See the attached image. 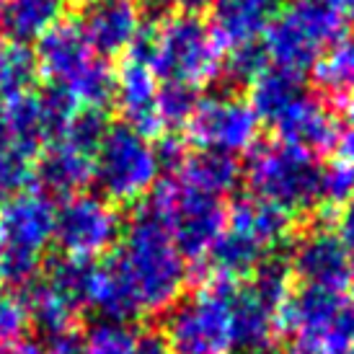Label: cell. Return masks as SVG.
I'll list each match as a JSON object with an SVG mask.
<instances>
[{
	"label": "cell",
	"instance_id": "obj_1",
	"mask_svg": "<svg viewBox=\"0 0 354 354\" xmlns=\"http://www.w3.org/2000/svg\"><path fill=\"white\" fill-rule=\"evenodd\" d=\"M189 279L187 259L163 217L145 205L119 236L117 251L86 269V308L111 324L171 310Z\"/></svg>",
	"mask_w": 354,
	"mask_h": 354
},
{
	"label": "cell",
	"instance_id": "obj_2",
	"mask_svg": "<svg viewBox=\"0 0 354 354\" xmlns=\"http://www.w3.org/2000/svg\"><path fill=\"white\" fill-rule=\"evenodd\" d=\"M129 52L145 59L156 78H163V83L192 91L215 83L225 62V52L217 44L209 24L194 13L163 19L156 29H150V34L142 31Z\"/></svg>",
	"mask_w": 354,
	"mask_h": 354
},
{
	"label": "cell",
	"instance_id": "obj_3",
	"mask_svg": "<svg viewBox=\"0 0 354 354\" xmlns=\"http://www.w3.org/2000/svg\"><path fill=\"white\" fill-rule=\"evenodd\" d=\"M37 73L50 91L78 111L99 114L114 99V73L101 55L91 50L75 24L52 26L34 52Z\"/></svg>",
	"mask_w": 354,
	"mask_h": 354
},
{
	"label": "cell",
	"instance_id": "obj_4",
	"mask_svg": "<svg viewBox=\"0 0 354 354\" xmlns=\"http://www.w3.org/2000/svg\"><path fill=\"white\" fill-rule=\"evenodd\" d=\"M292 217L259 197H241L225 207V225L207 261L212 279L238 282L266 264L269 254L290 236Z\"/></svg>",
	"mask_w": 354,
	"mask_h": 354
},
{
	"label": "cell",
	"instance_id": "obj_5",
	"mask_svg": "<svg viewBox=\"0 0 354 354\" xmlns=\"http://www.w3.org/2000/svg\"><path fill=\"white\" fill-rule=\"evenodd\" d=\"M55 215L50 194L34 187L0 205V285L24 290L39 277L44 251L55 241Z\"/></svg>",
	"mask_w": 354,
	"mask_h": 354
},
{
	"label": "cell",
	"instance_id": "obj_6",
	"mask_svg": "<svg viewBox=\"0 0 354 354\" xmlns=\"http://www.w3.org/2000/svg\"><path fill=\"white\" fill-rule=\"evenodd\" d=\"M166 344L174 354L236 352V282L212 279L194 295L178 300L168 310Z\"/></svg>",
	"mask_w": 354,
	"mask_h": 354
},
{
	"label": "cell",
	"instance_id": "obj_7",
	"mask_svg": "<svg viewBox=\"0 0 354 354\" xmlns=\"http://www.w3.org/2000/svg\"><path fill=\"white\" fill-rule=\"evenodd\" d=\"M246 178L254 197L290 217L318 207L324 197V166L318 156L279 140L256 145L248 153Z\"/></svg>",
	"mask_w": 354,
	"mask_h": 354
},
{
	"label": "cell",
	"instance_id": "obj_8",
	"mask_svg": "<svg viewBox=\"0 0 354 354\" xmlns=\"http://www.w3.org/2000/svg\"><path fill=\"white\" fill-rule=\"evenodd\" d=\"M163 163L158 145L127 124L106 127L93 156V176L101 197L111 205L138 202L156 189Z\"/></svg>",
	"mask_w": 354,
	"mask_h": 354
},
{
	"label": "cell",
	"instance_id": "obj_9",
	"mask_svg": "<svg viewBox=\"0 0 354 354\" xmlns=\"http://www.w3.org/2000/svg\"><path fill=\"white\" fill-rule=\"evenodd\" d=\"M346 19L313 0H295L277 13L261 39V52L272 68L303 75L331 44L344 37Z\"/></svg>",
	"mask_w": 354,
	"mask_h": 354
},
{
	"label": "cell",
	"instance_id": "obj_10",
	"mask_svg": "<svg viewBox=\"0 0 354 354\" xmlns=\"http://www.w3.org/2000/svg\"><path fill=\"white\" fill-rule=\"evenodd\" d=\"M279 331L292 336L300 352L354 354V297L300 287L279 315Z\"/></svg>",
	"mask_w": 354,
	"mask_h": 354
},
{
	"label": "cell",
	"instance_id": "obj_11",
	"mask_svg": "<svg viewBox=\"0 0 354 354\" xmlns=\"http://www.w3.org/2000/svg\"><path fill=\"white\" fill-rule=\"evenodd\" d=\"M163 217L168 233L187 261H207L225 225L223 199L207 197L202 192L184 187L174 176L156 184L148 202Z\"/></svg>",
	"mask_w": 354,
	"mask_h": 354
},
{
	"label": "cell",
	"instance_id": "obj_12",
	"mask_svg": "<svg viewBox=\"0 0 354 354\" xmlns=\"http://www.w3.org/2000/svg\"><path fill=\"white\" fill-rule=\"evenodd\" d=\"M104 135L99 114L78 111L68 127L52 138L39 150L37 176L41 181V192L73 197L80 194L93 176V156Z\"/></svg>",
	"mask_w": 354,
	"mask_h": 354
},
{
	"label": "cell",
	"instance_id": "obj_13",
	"mask_svg": "<svg viewBox=\"0 0 354 354\" xmlns=\"http://www.w3.org/2000/svg\"><path fill=\"white\" fill-rule=\"evenodd\" d=\"M122 236L117 207L101 194H73L55 215V243L68 261L91 264Z\"/></svg>",
	"mask_w": 354,
	"mask_h": 354
},
{
	"label": "cell",
	"instance_id": "obj_14",
	"mask_svg": "<svg viewBox=\"0 0 354 354\" xmlns=\"http://www.w3.org/2000/svg\"><path fill=\"white\" fill-rule=\"evenodd\" d=\"M261 122L248 106V101L217 93L197 101V109L189 119V140L197 150L217 153V156L236 158L251 153L259 140Z\"/></svg>",
	"mask_w": 354,
	"mask_h": 354
},
{
	"label": "cell",
	"instance_id": "obj_15",
	"mask_svg": "<svg viewBox=\"0 0 354 354\" xmlns=\"http://www.w3.org/2000/svg\"><path fill=\"white\" fill-rule=\"evenodd\" d=\"M86 269L88 264L65 259L26 287L29 318L44 339L78 331V315L86 308Z\"/></svg>",
	"mask_w": 354,
	"mask_h": 354
},
{
	"label": "cell",
	"instance_id": "obj_16",
	"mask_svg": "<svg viewBox=\"0 0 354 354\" xmlns=\"http://www.w3.org/2000/svg\"><path fill=\"white\" fill-rule=\"evenodd\" d=\"M78 109L57 96L47 93H24L3 101L0 106V132L24 158L39 156V150L68 127Z\"/></svg>",
	"mask_w": 354,
	"mask_h": 354
},
{
	"label": "cell",
	"instance_id": "obj_17",
	"mask_svg": "<svg viewBox=\"0 0 354 354\" xmlns=\"http://www.w3.org/2000/svg\"><path fill=\"white\" fill-rule=\"evenodd\" d=\"M290 277H297L300 287L346 292L349 285V251L342 233L315 227L305 233L290 256Z\"/></svg>",
	"mask_w": 354,
	"mask_h": 354
},
{
	"label": "cell",
	"instance_id": "obj_18",
	"mask_svg": "<svg viewBox=\"0 0 354 354\" xmlns=\"http://www.w3.org/2000/svg\"><path fill=\"white\" fill-rule=\"evenodd\" d=\"M279 10L282 0H212L209 29L223 52L233 57L261 47V39Z\"/></svg>",
	"mask_w": 354,
	"mask_h": 354
},
{
	"label": "cell",
	"instance_id": "obj_19",
	"mask_svg": "<svg viewBox=\"0 0 354 354\" xmlns=\"http://www.w3.org/2000/svg\"><path fill=\"white\" fill-rule=\"evenodd\" d=\"M75 26L104 59L127 55L142 34L140 10L132 0H88Z\"/></svg>",
	"mask_w": 354,
	"mask_h": 354
},
{
	"label": "cell",
	"instance_id": "obj_20",
	"mask_svg": "<svg viewBox=\"0 0 354 354\" xmlns=\"http://www.w3.org/2000/svg\"><path fill=\"white\" fill-rule=\"evenodd\" d=\"M158 83L156 73L142 57L135 52H127V57L122 62L119 73L114 75V104L119 106V114L124 119V124L138 129L140 135H158Z\"/></svg>",
	"mask_w": 354,
	"mask_h": 354
},
{
	"label": "cell",
	"instance_id": "obj_21",
	"mask_svg": "<svg viewBox=\"0 0 354 354\" xmlns=\"http://www.w3.org/2000/svg\"><path fill=\"white\" fill-rule=\"evenodd\" d=\"M279 142L303 148L308 153H328L336 148V142L342 138L339 132V122L328 111L321 99H315L308 88L297 96L285 111H279V117L272 122Z\"/></svg>",
	"mask_w": 354,
	"mask_h": 354
},
{
	"label": "cell",
	"instance_id": "obj_22",
	"mask_svg": "<svg viewBox=\"0 0 354 354\" xmlns=\"http://www.w3.org/2000/svg\"><path fill=\"white\" fill-rule=\"evenodd\" d=\"M171 176L181 181L184 187L202 192L207 197L223 199L227 197L241 181V166L236 158L217 156V153H181L178 160L171 166Z\"/></svg>",
	"mask_w": 354,
	"mask_h": 354
},
{
	"label": "cell",
	"instance_id": "obj_23",
	"mask_svg": "<svg viewBox=\"0 0 354 354\" xmlns=\"http://www.w3.org/2000/svg\"><path fill=\"white\" fill-rule=\"evenodd\" d=\"M62 0H0V39L13 44L39 41L59 24Z\"/></svg>",
	"mask_w": 354,
	"mask_h": 354
},
{
	"label": "cell",
	"instance_id": "obj_24",
	"mask_svg": "<svg viewBox=\"0 0 354 354\" xmlns=\"http://www.w3.org/2000/svg\"><path fill=\"white\" fill-rule=\"evenodd\" d=\"M313 83L318 93L331 101H344L354 96V39L342 37L321 55L313 65Z\"/></svg>",
	"mask_w": 354,
	"mask_h": 354
},
{
	"label": "cell",
	"instance_id": "obj_25",
	"mask_svg": "<svg viewBox=\"0 0 354 354\" xmlns=\"http://www.w3.org/2000/svg\"><path fill=\"white\" fill-rule=\"evenodd\" d=\"M80 354H168L156 336H142L127 324L101 321L83 336Z\"/></svg>",
	"mask_w": 354,
	"mask_h": 354
},
{
	"label": "cell",
	"instance_id": "obj_26",
	"mask_svg": "<svg viewBox=\"0 0 354 354\" xmlns=\"http://www.w3.org/2000/svg\"><path fill=\"white\" fill-rule=\"evenodd\" d=\"M37 75V59L24 44L0 39V99L8 101L29 93Z\"/></svg>",
	"mask_w": 354,
	"mask_h": 354
},
{
	"label": "cell",
	"instance_id": "obj_27",
	"mask_svg": "<svg viewBox=\"0 0 354 354\" xmlns=\"http://www.w3.org/2000/svg\"><path fill=\"white\" fill-rule=\"evenodd\" d=\"M197 91L163 83L158 93V124L160 132H174L189 124V119L197 109Z\"/></svg>",
	"mask_w": 354,
	"mask_h": 354
},
{
	"label": "cell",
	"instance_id": "obj_28",
	"mask_svg": "<svg viewBox=\"0 0 354 354\" xmlns=\"http://www.w3.org/2000/svg\"><path fill=\"white\" fill-rule=\"evenodd\" d=\"M29 178V158H24L0 132V205L24 189Z\"/></svg>",
	"mask_w": 354,
	"mask_h": 354
},
{
	"label": "cell",
	"instance_id": "obj_29",
	"mask_svg": "<svg viewBox=\"0 0 354 354\" xmlns=\"http://www.w3.org/2000/svg\"><path fill=\"white\" fill-rule=\"evenodd\" d=\"M29 308L21 292L6 290L0 292V342H16L24 339V331L29 328Z\"/></svg>",
	"mask_w": 354,
	"mask_h": 354
},
{
	"label": "cell",
	"instance_id": "obj_30",
	"mask_svg": "<svg viewBox=\"0 0 354 354\" xmlns=\"http://www.w3.org/2000/svg\"><path fill=\"white\" fill-rule=\"evenodd\" d=\"M83 336L78 331H68V334H57L44 339V354H80Z\"/></svg>",
	"mask_w": 354,
	"mask_h": 354
},
{
	"label": "cell",
	"instance_id": "obj_31",
	"mask_svg": "<svg viewBox=\"0 0 354 354\" xmlns=\"http://www.w3.org/2000/svg\"><path fill=\"white\" fill-rule=\"evenodd\" d=\"M336 163L344 166L354 176V129H349L346 135H342L339 142H336Z\"/></svg>",
	"mask_w": 354,
	"mask_h": 354
},
{
	"label": "cell",
	"instance_id": "obj_32",
	"mask_svg": "<svg viewBox=\"0 0 354 354\" xmlns=\"http://www.w3.org/2000/svg\"><path fill=\"white\" fill-rule=\"evenodd\" d=\"M342 238L346 243V251H349V285H354V209L349 207L344 215V223H342Z\"/></svg>",
	"mask_w": 354,
	"mask_h": 354
},
{
	"label": "cell",
	"instance_id": "obj_33",
	"mask_svg": "<svg viewBox=\"0 0 354 354\" xmlns=\"http://www.w3.org/2000/svg\"><path fill=\"white\" fill-rule=\"evenodd\" d=\"M0 354H44V346L34 339H16V342H0Z\"/></svg>",
	"mask_w": 354,
	"mask_h": 354
},
{
	"label": "cell",
	"instance_id": "obj_34",
	"mask_svg": "<svg viewBox=\"0 0 354 354\" xmlns=\"http://www.w3.org/2000/svg\"><path fill=\"white\" fill-rule=\"evenodd\" d=\"M313 3H318V6H324V8L334 10V13H339V16H349V13H354V0H313Z\"/></svg>",
	"mask_w": 354,
	"mask_h": 354
},
{
	"label": "cell",
	"instance_id": "obj_35",
	"mask_svg": "<svg viewBox=\"0 0 354 354\" xmlns=\"http://www.w3.org/2000/svg\"><path fill=\"white\" fill-rule=\"evenodd\" d=\"M174 3H178L184 8V13H197L202 8H209L212 0H174Z\"/></svg>",
	"mask_w": 354,
	"mask_h": 354
},
{
	"label": "cell",
	"instance_id": "obj_36",
	"mask_svg": "<svg viewBox=\"0 0 354 354\" xmlns=\"http://www.w3.org/2000/svg\"><path fill=\"white\" fill-rule=\"evenodd\" d=\"M346 117H349V122L354 124V96L352 99H346Z\"/></svg>",
	"mask_w": 354,
	"mask_h": 354
},
{
	"label": "cell",
	"instance_id": "obj_37",
	"mask_svg": "<svg viewBox=\"0 0 354 354\" xmlns=\"http://www.w3.org/2000/svg\"><path fill=\"white\" fill-rule=\"evenodd\" d=\"M150 6H156V8H163V6H168L171 0H148Z\"/></svg>",
	"mask_w": 354,
	"mask_h": 354
},
{
	"label": "cell",
	"instance_id": "obj_38",
	"mask_svg": "<svg viewBox=\"0 0 354 354\" xmlns=\"http://www.w3.org/2000/svg\"><path fill=\"white\" fill-rule=\"evenodd\" d=\"M246 354H272L269 349H256V352H246Z\"/></svg>",
	"mask_w": 354,
	"mask_h": 354
},
{
	"label": "cell",
	"instance_id": "obj_39",
	"mask_svg": "<svg viewBox=\"0 0 354 354\" xmlns=\"http://www.w3.org/2000/svg\"><path fill=\"white\" fill-rule=\"evenodd\" d=\"M292 354H326V352H300V349H295Z\"/></svg>",
	"mask_w": 354,
	"mask_h": 354
},
{
	"label": "cell",
	"instance_id": "obj_40",
	"mask_svg": "<svg viewBox=\"0 0 354 354\" xmlns=\"http://www.w3.org/2000/svg\"><path fill=\"white\" fill-rule=\"evenodd\" d=\"M352 199H354V194H352ZM349 207H352V209H354V202H352V205H349Z\"/></svg>",
	"mask_w": 354,
	"mask_h": 354
}]
</instances>
